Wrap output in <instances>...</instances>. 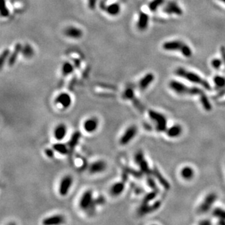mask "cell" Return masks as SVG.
<instances>
[{"label": "cell", "mask_w": 225, "mask_h": 225, "mask_svg": "<svg viewBox=\"0 0 225 225\" xmlns=\"http://www.w3.org/2000/svg\"><path fill=\"white\" fill-rule=\"evenodd\" d=\"M95 204H102V203H104V197H99V198H97L96 200H95Z\"/></svg>", "instance_id": "45"}, {"label": "cell", "mask_w": 225, "mask_h": 225, "mask_svg": "<svg viewBox=\"0 0 225 225\" xmlns=\"http://www.w3.org/2000/svg\"><path fill=\"white\" fill-rule=\"evenodd\" d=\"M147 184H148V186L152 189V190H158V187H157L155 181H154V179L152 178V177L148 176V178H147Z\"/></svg>", "instance_id": "39"}, {"label": "cell", "mask_w": 225, "mask_h": 225, "mask_svg": "<svg viewBox=\"0 0 225 225\" xmlns=\"http://www.w3.org/2000/svg\"><path fill=\"white\" fill-rule=\"evenodd\" d=\"M158 190H152L151 192L148 193V194L144 197V198L143 203L147 204V203H149L150 201L154 200V199L157 197V195H158Z\"/></svg>", "instance_id": "35"}, {"label": "cell", "mask_w": 225, "mask_h": 225, "mask_svg": "<svg viewBox=\"0 0 225 225\" xmlns=\"http://www.w3.org/2000/svg\"><path fill=\"white\" fill-rule=\"evenodd\" d=\"M1 2H2V6H1V12H0V13H1V16L2 17H7V16H9L10 12H9L8 9H7V7L6 6L5 1V0H1Z\"/></svg>", "instance_id": "38"}, {"label": "cell", "mask_w": 225, "mask_h": 225, "mask_svg": "<svg viewBox=\"0 0 225 225\" xmlns=\"http://www.w3.org/2000/svg\"><path fill=\"white\" fill-rule=\"evenodd\" d=\"M106 11L111 16H116L120 12V6L117 3L112 4L106 8Z\"/></svg>", "instance_id": "28"}, {"label": "cell", "mask_w": 225, "mask_h": 225, "mask_svg": "<svg viewBox=\"0 0 225 225\" xmlns=\"http://www.w3.org/2000/svg\"><path fill=\"white\" fill-rule=\"evenodd\" d=\"M149 23V16L147 13L141 12L139 14V21H138V28L140 30L144 31L147 28Z\"/></svg>", "instance_id": "23"}, {"label": "cell", "mask_w": 225, "mask_h": 225, "mask_svg": "<svg viewBox=\"0 0 225 225\" xmlns=\"http://www.w3.org/2000/svg\"><path fill=\"white\" fill-rule=\"evenodd\" d=\"M73 184L72 177L69 175L63 177L58 187V192L61 196H66L69 193Z\"/></svg>", "instance_id": "8"}, {"label": "cell", "mask_w": 225, "mask_h": 225, "mask_svg": "<svg viewBox=\"0 0 225 225\" xmlns=\"http://www.w3.org/2000/svg\"><path fill=\"white\" fill-rule=\"evenodd\" d=\"M53 149H54L55 152H58L61 154H66L69 152V148L67 146L62 143L55 144L53 146Z\"/></svg>", "instance_id": "26"}, {"label": "cell", "mask_w": 225, "mask_h": 225, "mask_svg": "<svg viewBox=\"0 0 225 225\" xmlns=\"http://www.w3.org/2000/svg\"><path fill=\"white\" fill-rule=\"evenodd\" d=\"M54 149H46L45 150V153L46 154V156L48 157L49 158H53L54 157Z\"/></svg>", "instance_id": "42"}, {"label": "cell", "mask_w": 225, "mask_h": 225, "mask_svg": "<svg viewBox=\"0 0 225 225\" xmlns=\"http://www.w3.org/2000/svg\"><path fill=\"white\" fill-rule=\"evenodd\" d=\"M21 50H22V47L21 44H17L15 47V50L13 51V53L10 55V57H9L8 59V64L10 66H12L13 64L16 63V60H17L18 56L20 53H21Z\"/></svg>", "instance_id": "24"}, {"label": "cell", "mask_w": 225, "mask_h": 225, "mask_svg": "<svg viewBox=\"0 0 225 225\" xmlns=\"http://www.w3.org/2000/svg\"><path fill=\"white\" fill-rule=\"evenodd\" d=\"M160 205H161V202H160V201H157V202H154L152 206L149 205V203L147 204L142 203L141 206L139 208L138 213H139V214L141 216L147 214V213H149L153 211H155L156 210H158V208H160Z\"/></svg>", "instance_id": "11"}, {"label": "cell", "mask_w": 225, "mask_h": 225, "mask_svg": "<svg viewBox=\"0 0 225 225\" xmlns=\"http://www.w3.org/2000/svg\"><path fill=\"white\" fill-rule=\"evenodd\" d=\"M149 117L155 123L156 129L159 132H165L167 130V119L164 114L154 110H149Z\"/></svg>", "instance_id": "3"}, {"label": "cell", "mask_w": 225, "mask_h": 225, "mask_svg": "<svg viewBox=\"0 0 225 225\" xmlns=\"http://www.w3.org/2000/svg\"><path fill=\"white\" fill-rule=\"evenodd\" d=\"M64 34L68 37H71L74 39L80 38L82 36V31L80 29L75 28V27H69L66 29L64 31Z\"/></svg>", "instance_id": "20"}, {"label": "cell", "mask_w": 225, "mask_h": 225, "mask_svg": "<svg viewBox=\"0 0 225 225\" xmlns=\"http://www.w3.org/2000/svg\"><path fill=\"white\" fill-rule=\"evenodd\" d=\"M216 200L217 195L214 192H211L208 194L197 208V213H199L200 214L207 213L211 209Z\"/></svg>", "instance_id": "4"}, {"label": "cell", "mask_w": 225, "mask_h": 225, "mask_svg": "<svg viewBox=\"0 0 225 225\" xmlns=\"http://www.w3.org/2000/svg\"><path fill=\"white\" fill-rule=\"evenodd\" d=\"M106 168V164L104 160H97L90 165L89 172L91 174H96L103 172Z\"/></svg>", "instance_id": "14"}, {"label": "cell", "mask_w": 225, "mask_h": 225, "mask_svg": "<svg viewBox=\"0 0 225 225\" xmlns=\"http://www.w3.org/2000/svg\"><path fill=\"white\" fill-rule=\"evenodd\" d=\"M219 1L221 2H223V3L225 4V0H219Z\"/></svg>", "instance_id": "47"}, {"label": "cell", "mask_w": 225, "mask_h": 225, "mask_svg": "<svg viewBox=\"0 0 225 225\" xmlns=\"http://www.w3.org/2000/svg\"><path fill=\"white\" fill-rule=\"evenodd\" d=\"M95 202L93 200V192L91 190H87L80 197L79 206L82 210L84 211H89L93 209V206H95Z\"/></svg>", "instance_id": "5"}, {"label": "cell", "mask_w": 225, "mask_h": 225, "mask_svg": "<svg viewBox=\"0 0 225 225\" xmlns=\"http://www.w3.org/2000/svg\"><path fill=\"white\" fill-rule=\"evenodd\" d=\"M64 222V218L61 215H53L45 218L42 222V224L46 225H56L63 224Z\"/></svg>", "instance_id": "19"}, {"label": "cell", "mask_w": 225, "mask_h": 225, "mask_svg": "<svg viewBox=\"0 0 225 225\" xmlns=\"http://www.w3.org/2000/svg\"><path fill=\"white\" fill-rule=\"evenodd\" d=\"M175 74L177 76L182 77V78L186 79L187 81L192 82V83H194L196 85H200L201 86H202L206 90H209L211 89V85L208 83V81H206L205 79L202 78L200 76H199L198 74H197L196 73L192 72V71H188L186 70L185 69L182 67H178L177 68L175 71Z\"/></svg>", "instance_id": "1"}, {"label": "cell", "mask_w": 225, "mask_h": 225, "mask_svg": "<svg viewBox=\"0 0 225 225\" xmlns=\"http://www.w3.org/2000/svg\"><path fill=\"white\" fill-rule=\"evenodd\" d=\"M154 75L152 73H148L144 76L139 81V86L140 89L144 90L147 89L149 86L154 82Z\"/></svg>", "instance_id": "17"}, {"label": "cell", "mask_w": 225, "mask_h": 225, "mask_svg": "<svg viewBox=\"0 0 225 225\" xmlns=\"http://www.w3.org/2000/svg\"><path fill=\"white\" fill-rule=\"evenodd\" d=\"M126 171H127V173H130V174L133 175V176H134L135 177H136V178H139V177H141L142 176V174H143V173H142L141 171H140V172H139V171H133V170L129 169V168L127 169Z\"/></svg>", "instance_id": "41"}, {"label": "cell", "mask_w": 225, "mask_h": 225, "mask_svg": "<svg viewBox=\"0 0 225 225\" xmlns=\"http://www.w3.org/2000/svg\"><path fill=\"white\" fill-rule=\"evenodd\" d=\"M212 215L219 220H225V210L222 208L216 207L212 211Z\"/></svg>", "instance_id": "29"}, {"label": "cell", "mask_w": 225, "mask_h": 225, "mask_svg": "<svg viewBox=\"0 0 225 225\" xmlns=\"http://www.w3.org/2000/svg\"><path fill=\"white\" fill-rule=\"evenodd\" d=\"M180 174L183 179L186 181H190L194 178L195 171L190 166H185L181 170Z\"/></svg>", "instance_id": "21"}, {"label": "cell", "mask_w": 225, "mask_h": 225, "mask_svg": "<svg viewBox=\"0 0 225 225\" xmlns=\"http://www.w3.org/2000/svg\"><path fill=\"white\" fill-rule=\"evenodd\" d=\"M125 189V183L123 182H118L114 183L110 189V193L113 196H118L123 192Z\"/></svg>", "instance_id": "22"}, {"label": "cell", "mask_w": 225, "mask_h": 225, "mask_svg": "<svg viewBox=\"0 0 225 225\" xmlns=\"http://www.w3.org/2000/svg\"><path fill=\"white\" fill-rule=\"evenodd\" d=\"M180 52L186 58H190L192 56V50L191 47L185 43L184 44L182 48H181Z\"/></svg>", "instance_id": "33"}, {"label": "cell", "mask_w": 225, "mask_h": 225, "mask_svg": "<svg viewBox=\"0 0 225 225\" xmlns=\"http://www.w3.org/2000/svg\"><path fill=\"white\" fill-rule=\"evenodd\" d=\"M200 101L201 105H202V107H203V109L206 111L207 112L211 111L212 105L211 104V102H210V101L208 100L207 95H206L205 92L200 95Z\"/></svg>", "instance_id": "25"}, {"label": "cell", "mask_w": 225, "mask_h": 225, "mask_svg": "<svg viewBox=\"0 0 225 225\" xmlns=\"http://www.w3.org/2000/svg\"><path fill=\"white\" fill-rule=\"evenodd\" d=\"M213 83L216 88H223L225 87V77L223 76H220V75H216L213 77Z\"/></svg>", "instance_id": "30"}, {"label": "cell", "mask_w": 225, "mask_h": 225, "mask_svg": "<svg viewBox=\"0 0 225 225\" xmlns=\"http://www.w3.org/2000/svg\"><path fill=\"white\" fill-rule=\"evenodd\" d=\"M152 174L153 176L155 177L156 179L159 182V183L161 184L165 189H167V190L168 189H170V188H171L170 183L168 182L166 178L163 176V175L160 173V171L158 170V168H157L156 167L153 168Z\"/></svg>", "instance_id": "16"}, {"label": "cell", "mask_w": 225, "mask_h": 225, "mask_svg": "<svg viewBox=\"0 0 225 225\" xmlns=\"http://www.w3.org/2000/svg\"><path fill=\"white\" fill-rule=\"evenodd\" d=\"M138 132L137 127L136 125H131V126L128 127V128L125 130L124 133L121 136L120 139H119V143L121 145H127L132 141L133 139L135 138Z\"/></svg>", "instance_id": "7"}, {"label": "cell", "mask_w": 225, "mask_h": 225, "mask_svg": "<svg viewBox=\"0 0 225 225\" xmlns=\"http://www.w3.org/2000/svg\"><path fill=\"white\" fill-rule=\"evenodd\" d=\"M74 67L70 63H65L62 66V74L64 76H67L73 72Z\"/></svg>", "instance_id": "34"}, {"label": "cell", "mask_w": 225, "mask_h": 225, "mask_svg": "<svg viewBox=\"0 0 225 225\" xmlns=\"http://www.w3.org/2000/svg\"><path fill=\"white\" fill-rule=\"evenodd\" d=\"M165 0H152L149 4V8L152 12H155L159 7L163 5Z\"/></svg>", "instance_id": "31"}, {"label": "cell", "mask_w": 225, "mask_h": 225, "mask_svg": "<svg viewBox=\"0 0 225 225\" xmlns=\"http://www.w3.org/2000/svg\"><path fill=\"white\" fill-rule=\"evenodd\" d=\"M184 42L180 40H172L165 42L163 45V48L167 51H179L184 45Z\"/></svg>", "instance_id": "13"}, {"label": "cell", "mask_w": 225, "mask_h": 225, "mask_svg": "<svg viewBox=\"0 0 225 225\" xmlns=\"http://www.w3.org/2000/svg\"><path fill=\"white\" fill-rule=\"evenodd\" d=\"M56 103L57 104H60L64 109L69 108L71 104V95L67 93H60L56 99Z\"/></svg>", "instance_id": "12"}, {"label": "cell", "mask_w": 225, "mask_h": 225, "mask_svg": "<svg viewBox=\"0 0 225 225\" xmlns=\"http://www.w3.org/2000/svg\"><path fill=\"white\" fill-rule=\"evenodd\" d=\"M211 224H212L210 220H208V219H205V220H202L199 222V224L201 225H210Z\"/></svg>", "instance_id": "44"}, {"label": "cell", "mask_w": 225, "mask_h": 225, "mask_svg": "<svg viewBox=\"0 0 225 225\" xmlns=\"http://www.w3.org/2000/svg\"><path fill=\"white\" fill-rule=\"evenodd\" d=\"M67 133V128L64 124H59L56 127L53 132L55 139L58 141H61L65 138Z\"/></svg>", "instance_id": "18"}, {"label": "cell", "mask_w": 225, "mask_h": 225, "mask_svg": "<svg viewBox=\"0 0 225 225\" xmlns=\"http://www.w3.org/2000/svg\"><path fill=\"white\" fill-rule=\"evenodd\" d=\"M84 130L88 133H94L99 128V119L96 117H90L85 121L83 124Z\"/></svg>", "instance_id": "10"}, {"label": "cell", "mask_w": 225, "mask_h": 225, "mask_svg": "<svg viewBox=\"0 0 225 225\" xmlns=\"http://www.w3.org/2000/svg\"><path fill=\"white\" fill-rule=\"evenodd\" d=\"M21 53L25 58H29L34 55V50L29 45H26L21 50Z\"/></svg>", "instance_id": "32"}, {"label": "cell", "mask_w": 225, "mask_h": 225, "mask_svg": "<svg viewBox=\"0 0 225 225\" xmlns=\"http://www.w3.org/2000/svg\"><path fill=\"white\" fill-rule=\"evenodd\" d=\"M124 96L125 99H133L135 97V94H134L133 90L131 88H128V89H126L124 93Z\"/></svg>", "instance_id": "40"}, {"label": "cell", "mask_w": 225, "mask_h": 225, "mask_svg": "<svg viewBox=\"0 0 225 225\" xmlns=\"http://www.w3.org/2000/svg\"><path fill=\"white\" fill-rule=\"evenodd\" d=\"M218 224H222V225H225V220H219L218 222Z\"/></svg>", "instance_id": "46"}, {"label": "cell", "mask_w": 225, "mask_h": 225, "mask_svg": "<svg viewBox=\"0 0 225 225\" xmlns=\"http://www.w3.org/2000/svg\"><path fill=\"white\" fill-rule=\"evenodd\" d=\"M81 138V133L79 131H76L74 133L73 135L71 136V139H70L69 141V147L71 149H73L77 145L79 141H80Z\"/></svg>", "instance_id": "27"}, {"label": "cell", "mask_w": 225, "mask_h": 225, "mask_svg": "<svg viewBox=\"0 0 225 225\" xmlns=\"http://www.w3.org/2000/svg\"><path fill=\"white\" fill-rule=\"evenodd\" d=\"M169 87L173 92L178 95H200L204 91L197 87H188L182 82L176 80H171L169 82Z\"/></svg>", "instance_id": "2"}, {"label": "cell", "mask_w": 225, "mask_h": 225, "mask_svg": "<svg viewBox=\"0 0 225 225\" xmlns=\"http://www.w3.org/2000/svg\"><path fill=\"white\" fill-rule=\"evenodd\" d=\"M134 159H135L136 163L139 166L140 170H141L142 173L147 175L152 173V170L149 168V164L147 163V160L145 159L144 153L141 151H139V152L136 153L135 154V157H134Z\"/></svg>", "instance_id": "6"}, {"label": "cell", "mask_w": 225, "mask_h": 225, "mask_svg": "<svg viewBox=\"0 0 225 225\" xmlns=\"http://www.w3.org/2000/svg\"><path fill=\"white\" fill-rule=\"evenodd\" d=\"M183 132V128L182 126L179 124L173 125L170 128H167L166 133L167 136L168 137L171 138V139H175V138H178L182 134Z\"/></svg>", "instance_id": "15"}, {"label": "cell", "mask_w": 225, "mask_h": 225, "mask_svg": "<svg viewBox=\"0 0 225 225\" xmlns=\"http://www.w3.org/2000/svg\"><path fill=\"white\" fill-rule=\"evenodd\" d=\"M9 57H10V51H9V50H5L1 55V58H0V67L1 68L3 67L5 61H6L7 58H9Z\"/></svg>", "instance_id": "37"}, {"label": "cell", "mask_w": 225, "mask_h": 225, "mask_svg": "<svg viewBox=\"0 0 225 225\" xmlns=\"http://www.w3.org/2000/svg\"><path fill=\"white\" fill-rule=\"evenodd\" d=\"M163 11L165 13L168 15H177V16H182L183 13L182 9L179 7L175 2H169L166 4L165 7H164Z\"/></svg>", "instance_id": "9"}, {"label": "cell", "mask_w": 225, "mask_h": 225, "mask_svg": "<svg viewBox=\"0 0 225 225\" xmlns=\"http://www.w3.org/2000/svg\"><path fill=\"white\" fill-rule=\"evenodd\" d=\"M220 52H221V54H222V60H223V61H224V64H225V47H224V46H222V47H221Z\"/></svg>", "instance_id": "43"}, {"label": "cell", "mask_w": 225, "mask_h": 225, "mask_svg": "<svg viewBox=\"0 0 225 225\" xmlns=\"http://www.w3.org/2000/svg\"><path fill=\"white\" fill-rule=\"evenodd\" d=\"M223 63H224V61H223V60H222V59L220 58H213V60L211 61V66L213 68V69H216V70H218L221 68V66H222Z\"/></svg>", "instance_id": "36"}]
</instances>
